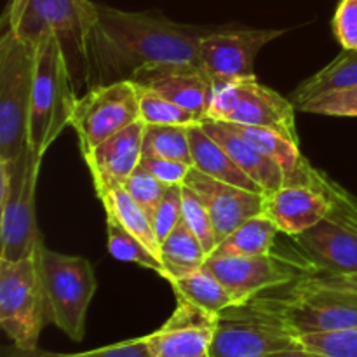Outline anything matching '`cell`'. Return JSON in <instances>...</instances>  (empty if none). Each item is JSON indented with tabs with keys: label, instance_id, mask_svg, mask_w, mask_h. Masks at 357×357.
<instances>
[{
	"label": "cell",
	"instance_id": "obj_39",
	"mask_svg": "<svg viewBox=\"0 0 357 357\" xmlns=\"http://www.w3.org/2000/svg\"><path fill=\"white\" fill-rule=\"evenodd\" d=\"M314 282L324 286H331V288L338 289H347V291L357 293V274L351 275H324V274H316L309 275Z\"/></svg>",
	"mask_w": 357,
	"mask_h": 357
},
{
	"label": "cell",
	"instance_id": "obj_28",
	"mask_svg": "<svg viewBox=\"0 0 357 357\" xmlns=\"http://www.w3.org/2000/svg\"><path fill=\"white\" fill-rule=\"evenodd\" d=\"M107 243L108 253L119 261L136 264L139 267L155 271L159 275H164V267L160 258L143 243L142 239L129 232L112 213H107Z\"/></svg>",
	"mask_w": 357,
	"mask_h": 357
},
{
	"label": "cell",
	"instance_id": "obj_30",
	"mask_svg": "<svg viewBox=\"0 0 357 357\" xmlns=\"http://www.w3.org/2000/svg\"><path fill=\"white\" fill-rule=\"evenodd\" d=\"M136 86V84H135ZM139 105V119L145 124H164V126H192L199 124L204 119L187 108L178 107L167 98L160 96L155 91L136 86Z\"/></svg>",
	"mask_w": 357,
	"mask_h": 357
},
{
	"label": "cell",
	"instance_id": "obj_4",
	"mask_svg": "<svg viewBox=\"0 0 357 357\" xmlns=\"http://www.w3.org/2000/svg\"><path fill=\"white\" fill-rule=\"evenodd\" d=\"M79 94L70 75L61 44L54 35L42 38L35 45L33 84H31L30 114L26 142L31 152L44 159L49 146L72 122Z\"/></svg>",
	"mask_w": 357,
	"mask_h": 357
},
{
	"label": "cell",
	"instance_id": "obj_27",
	"mask_svg": "<svg viewBox=\"0 0 357 357\" xmlns=\"http://www.w3.org/2000/svg\"><path fill=\"white\" fill-rule=\"evenodd\" d=\"M167 282L173 286L174 295L213 314L222 312L227 307L237 303L232 293L223 286V282L204 267L185 275V278L173 279Z\"/></svg>",
	"mask_w": 357,
	"mask_h": 357
},
{
	"label": "cell",
	"instance_id": "obj_37",
	"mask_svg": "<svg viewBox=\"0 0 357 357\" xmlns=\"http://www.w3.org/2000/svg\"><path fill=\"white\" fill-rule=\"evenodd\" d=\"M142 166H145L157 180L162 181L164 185H183L187 180V174L190 173L192 166L181 160L167 159V157L153 155V153H143Z\"/></svg>",
	"mask_w": 357,
	"mask_h": 357
},
{
	"label": "cell",
	"instance_id": "obj_20",
	"mask_svg": "<svg viewBox=\"0 0 357 357\" xmlns=\"http://www.w3.org/2000/svg\"><path fill=\"white\" fill-rule=\"evenodd\" d=\"M201 126L211 138H215L223 146V150L232 157L234 162L251 180H255L264 188V194L278 190L279 187L284 185V173H282L281 167L272 162L268 157H265L260 150L255 149L239 132L234 131L229 122L213 121V119L206 117L201 122Z\"/></svg>",
	"mask_w": 357,
	"mask_h": 357
},
{
	"label": "cell",
	"instance_id": "obj_7",
	"mask_svg": "<svg viewBox=\"0 0 357 357\" xmlns=\"http://www.w3.org/2000/svg\"><path fill=\"white\" fill-rule=\"evenodd\" d=\"M38 261L49 321L73 342H80L86 335L87 309L98 288L93 265L82 257L47 250L44 243L38 248Z\"/></svg>",
	"mask_w": 357,
	"mask_h": 357
},
{
	"label": "cell",
	"instance_id": "obj_13",
	"mask_svg": "<svg viewBox=\"0 0 357 357\" xmlns=\"http://www.w3.org/2000/svg\"><path fill=\"white\" fill-rule=\"evenodd\" d=\"M284 309L298 337L357 328V293L317 284L310 278L286 286Z\"/></svg>",
	"mask_w": 357,
	"mask_h": 357
},
{
	"label": "cell",
	"instance_id": "obj_35",
	"mask_svg": "<svg viewBox=\"0 0 357 357\" xmlns=\"http://www.w3.org/2000/svg\"><path fill=\"white\" fill-rule=\"evenodd\" d=\"M181 187L183 185H171V187H167L162 201L159 202L155 213H153L152 225L159 243H162L183 222V213H181Z\"/></svg>",
	"mask_w": 357,
	"mask_h": 357
},
{
	"label": "cell",
	"instance_id": "obj_12",
	"mask_svg": "<svg viewBox=\"0 0 357 357\" xmlns=\"http://www.w3.org/2000/svg\"><path fill=\"white\" fill-rule=\"evenodd\" d=\"M136 121H139L136 86L126 80L80 94L70 126L75 129L82 157H87L100 143Z\"/></svg>",
	"mask_w": 357,
	"mask_h": 357
},
{
	"label": "cell",
	"instance_id": "obj_25",
	"mask_svg": "<svg viewBox=\"0 0 357 357\" xmlns=\"http://www.w3.org/2000/svg\"><path fill=\"white\" fill-rule=\"evenodd\" d=\"M354 86H357V51L344 49V52H340L330 65L303 80L293 93L291 101L298 108L302 103L321 94Z\"/></svg>",
	"mask_w": 357,
	"mask_h": 357
},
{
	"label": "cell",
	"instance_id": "obj_38",
	"mask_svg": "<svg viewBox=\"0 0 357 357\" xmlns=\"http://www.w3.org/2000/svg\"><path fill=\"white\" fill-rule=\"evenodd\" d=\"M333 30L342 47L357 51V0H340L333 17Z\"/></svg>",
	"mask_w": 357,
	"mask_h": 357
},
{
	"label": "cell",
	"instance_id": "obj_36",
	"mask_svg": "<svg viewBox=\"0 0 357 357\" xmlns=\"http://www.w3.org/2000/svg\"><path fill=\"white\" fill-rule=\"evenodd\" d=\"M21 354L23 357H152L146 337L121 342V344L108 345V347L96 349V351L82 352V354H47V352L38 354L37 351L21 352Z\"/></svg>",
	"mask_w": 357,
	"mask_h": 357
},
{
	"label": "cell",
	"instance_id": "obj_2",
	"mask_svg": "<svg viewBox=\"0 0 357 357\" xmlns=\"http://www.w3.org/2000/svg\"><path fill=\"white\" fill-rule=\"evenodd\" d=\"M96 20L98 3L91 0H10L2 23L31 47L47 35H54L80 96V91H87L86 47Z\"/></svg>",
	"mask_w": 357,
	"mask_h": 357
},
{
	"label": "cell",
	"instance_id": "obj_26",
	"mask_svg": "<svg viewBox=\"0 0 357 357\" xmlns=\"http://www.w3.org/2000/svg\"><path fill=\"white\" fill-rule=\"evenodd\" d=\"M229 124L234 131H237L244 139H248L255 149H258L272 162L278 164L284 173V180L298 173L307 164V159L300 152L298 143L291 142L286 136L271 131V129L257 128V126L232 124V122H229Z\"/></svg>",
	"mask_w": 357,
	"mask_h": 357
},
{
	"label": "cell",
	"instance_id": "obj_15",
	"mask_svg": "<svg viewBox=\"0 0 357 357\" xmlns=\"http://www.w3.org/2000/svg\"><path fill=\"white\" fill-rule=\"evenodd\" d=\"M335 187L337 183L317 169L310 185H282L264 194V213L271 216L279 232L296 237L330 213Z\"/></svg>",
	"mask_w": 357,
	"mask_h": 357
},
{
	"label": "cell",
	"instance_id": "obj_33",
	"mask_svg": "<svg viewBox=\"0 0 357 357\" xmlns=\"http://www.w3.org/2000/svg\"><path fill=\"white\" fill-rule=\"evenodd\" d=\"M122 185L126 187V190L131 194V197L145 209L146 215L152 220L153 213H155L157 206L162 201L164 194L167 190V185H164L162 181L157 180L145 166L139 164L135 171H132L131 176L126 181H122Z\"/></svg>",
	"mask_w": 357,
	"mask_h": 357
},
{
	"label": "cell",
	"instance_id": "obj_32",
	"mask_svg": "<svg viewBox=\"0 0 357 357\" xmlns=\"http://www.w3.org/2000/svg\"><path fill=\"white\" fill-rule=\"evenodd\" d=\"M298 340L303 349L319 352L323 356L357 357V328L356 330L300 335Z\"/></svg>",
	"mask_w": 357,
	"mask_h": 357
},
{
	"label": "cell",
	"instance_id": "obj_9",
	"mask_svg": "<svg viewBox=\"0 0 357 357\" xmlns=\"http://www.w3.org/2000/svg\"><path fill=\"white\" fill-rule=\"evenodd\" d=\"M293 239L317 274H357V199L337 183L330 213Z\"/></svg>",
	"mask_w": 357,
	"mask_h": 357
},
{
	"label": "cell",
	"instance_id": "obj_14",
	"mask_svg": "<svg viewBox=\"0 0 357 357\" xmlns=\"http://www.w3.org/2000/svg\"><path fill=\"white\" fill-rule=\"evenodd\" d=\"M286 30L278 28H223L211 30L199 45V65L215 86L255 77L258 52Z\"/></svg>",
	"mask_w": 357,
	"mask_h": 357
},
{
	"label": "cell",
	"instance_id": "obj_8",
	"mask_svg": "<svg viewBox=\"0 0 357 357\" xmlns=\"http://www.w3.org/2000/svg\"><path fill=\"white\" fill-rule=\"evenodd\" d=\"M35 47L3 28L0 38V162L26 149Z\"/></svg>",
	"mask_w": 357,
	"mask_h": 357
},
{
	"label": "cell",
	"instance_id": "obj_34",
	"mask_svg": "<svg viewBox=\"0 0 357 357\" xmlns=\"http://www.w3.org/2000/svg\"><path fill=\"white\" fill-rule=\"evenodd\" d=\"M296 110L331 117H357V86L321 94L302 103Z\"/></svg>",
	"mask_w": 357,
	"mask_h": 357
},
{
	"label": "cell",
	"instance_id": "obj_5",
	"mask_svg": "<svg viewBox=\"0 0 357 357\" xmlns=\"http://www.w3.org/2000/svg\"><path fill=\"white\" fill-rule=\"evenodd\" d=\"M40 164L28 145L16 159L0 162V260H23L44 241L35 216Z\"/></svg>",
	"mask_w": 357,
	"mask_h": 357
},
{
	"label": "cell",
	"instance_id": "obj_1",
	"mask_svg": "<svg viewBox=\"0 0 357 357\" xmlns=\"http://www.w3.org/2000/svg\"><path fill=\"white\" fill-rule=\"evenodd\" d=\"M211 28L183 24L160 13H131L98 3L87 38V91L131 82L157 66L199 65V45Z\"/></svg>",
	"mask_w": 357,
	"mask_h": 357
},
{
	"label": "cell",
	"instance_id": "obj_21",
	"mask_svg": "<svg viewBox=\"0 0 357 357\" xmlns=\"http://www.w3.org/2000/svg\"><path fill=\"white\" fill-rule=\"evenodd\" d=\"M188 138H190V150L194 167L202 171L208 176L216 178L225 183L236 185V187L246 188V190L264 194V188L251 180L236 162L232 157L223 150V146L215 138L206 132L201 122L188 126Z\"/></svg>",
	"mask_w": 357,
	"mask_h": 357
},
{
	"label": "cell",
	"instance_id": "obj_16",
	"mask_svg": "<svg viewBox=\"0 0 357 357\" xmlns=\"http://www.w3.org/2000/svg\"><path fill=\"white\" fill-rule=\"evenodd\" d=\"M176 298L178 305L169 319L146 335L152 357H209L218 314Z\"/></svg>",
	"mask_w": 357,
	"mask_h": 357
},
{
	"label": "cell",
	"instance_id": "obj_18",
	"mask_svg": "<svg viewBox=\"0 0 357 357\" xmlns=\"http://www.w3.org/2000/svg\"><path fill=\"white\" fill-rule=\"evenodd\" d=\"M131 82L155 91L178 107L187 108L202 119H206L215 93V82L201 65L157 66L142 72Z\"/></svg>",
	"mask_w": 357,
	"mask_h": 357
},
{
	"label": "cell",
	"instance_id": "obj_3",
	"mask_svg": "<svg viewBox=\"0 0 357 357\" xmlns=\"http://www.w3.org/2000/svg\"><path fill=\"white\" fill-rule=\"evenodd\" d=\"M284 296L281 286L218 312L209 357H265L302 347L286 317Z\"/></svg>",
	"mask_w": 357,
	"mask_h": 357
},
{
	"label": "cell",
	"instance_id": "obj_31",
	"mask_svg": "<svg viewBox=\"0 0 357 357\" xmlns=\"http://www.w3.org/2000/svg\"><path fill=\"white\" fill-rule=\"evenodd\" d=\"M181 213H183L185 225L197 236L208 255H211L213 250L218 246L211 216L197 192H194L187 185L181 187Z\"/></svg>",
	"mask_w": 357,
	"mask_h": 357
},
{
	"label": "cell",
	"instance_id": "obj_6",
	"mask_svg": "<svg viewBox=\"0 0 357 357\" xmlns=\"http://www.w3.org/2000/svg\"><path fill=\"white\" fill-rule=\"evenodd\" d=\"M38 248L23 260H0V326L20 352L37 351L49 321Z\"/></svg>",
	"mask_w": 357,
	"mask_h": 357
},
{
	"label": "cell",
	"instance_id": "obj_10",
	"mask_svg": "<svg viewBox=\"0 0 357 357\" xmlns=\"http://www.w3.org/2000/svg\"><path fill=\"white\" fill-rule=\"evenodd\" d=\"M295 110L293 101L261 86L257 77H251L215 86L206 117L271 129L298 143Z\"/></svg>",
	"mask_w": 357,
	"mask_h": 357
},
{
	"label": "cell",
	"instance_id": "obj_23",
	"mask_svg": "<svg viewBox=\"0 0 357 357\" xmlns=\"http://www.w3.org/2000/svg\"><path fill=\"white\" fill-rule=\"evenodd\" d=\"M208 251L201 241L183 222L160 243V261L164 267V279L185 278L204 267Z\"/></svg>",
	"mask_w": 357,
	"mask_h": 357
},
{
	"label": "cell",
	"instance_id": "obj_22",
	"mask_svg": "<svg viewBox=\"0 0 357 357\" xmlns=\"http://www.w3.org/2000/svg\"><path fill=\"white\" fill-rule=\"evenodd\" d=\"M96 195L103 202L105 213H112L129 232L142 239L160 258V243L145 209L131 197L122 181L114 178H93Z\"/></svg>",
	"mask_w": 357,
	"mask_h": 357
},
{
	"label": "cell",
	"instance_id": "obj_40",
	"mask_svg": "<svg viewBox=\"0 0 357 357\" xmlns=\"http://www.w3.org/2000/svg\"><path fill=\"white\" fill-rule=\"evenodd\" d=\"M265 357H328V356H323V354H319V352L307 351V349L298 347V349H291V351L275 352V354L265 356Z\"/></svg>",
	"mask_w": 357,
	"mask_h": 357
},
{
	"label": "cell",
	"instance_id": "obj_19",
	"mask_svg": "<svg viewBox=\"0 0 357 357\" xmlns=\"http://www.w3.org/2000/svg\"><path fill=\"white\" fill-rule=\"evenodd\" d=\"M145 128L146 124L139 119L105 139L89 155L84 157L93 178H114L119 181L128 180L142 162Z\"/></svg>",
	"mask_w": 357,
	"mask_h": 357
},
{
	"label": "cell",
	"instance_id": "obj_11",
	"mask_svg": "<svg viewBox=\"0 0 357 357\" xmlns=\"http://www.w3.org/2000/svg\"><path fill=\"white\" fill-rule=\"evenodd\" d=\"M204 268L223 282L237 303L317 274L303 253L284 257L275 251L255 257H208Z\"/></svg>",
	"mask_w": 357,
	"mask_h": 357
},
{
	"label": "cell",
	"instance_id": "obj_17",
	"mask_svg": "<svg viewBox=\"0 0 357 357\" xmlns=\"http://www.w3.org/2000/svg\"><path fill=\"white\" fill-rule=\"evenodd\" d=\"M183 185L197 192L208 208L218 244L244 222L264 213V194L220 181L194 166Z\"/></svg>",
	"mask_w": 357,
	"mask_h": 357
},
{
	"label": "cell",
	"instance_id": "obj_24",
	"mask_svg": "<svg viewBox=\"0 0 357 357\" xmlns=\"http://www.w3.org/2000/svg\"><path fill=\"white\" fill-rule=\"evenodd\" d=\"M278 234L281 232L271 216L260 213L237 227L213 250L209 257H255V255L271 253L274 251Z\"/></svg>",
	"mask_w": 357,
	"mask_h": 357
},
{
	"label": "cell",
	"instance_id": "obj_29",
	"mask_svg": "<svg viewBox=\"0 0 357 357\" xmlns=\"http://www.w3.org/2000/svg\"><path fill=\"white\" fill-rule=\"evenodd\" d=\"M143 153H153V155L181 160L194 166L188 126L146 124Z\"/></svg>",
	"mask_w": 357,
	"mask_h": 357
}]
</instances>
